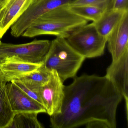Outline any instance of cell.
Here are the masks:
<instances>
[{"instance_id":"cell-8","label":"cell","mask_w":128,"mask_h":128,"mask_svg":"<svg viewBox=\"0 0 128 128\" xmlns=\"http://www.w3.org/2000/svg\"><path fill=\"white\" fill-rule=\"evenodd\" d=\"M105 76L125 99L128 118V51L117 60L112 62L107 68Z\"/></svg>"},{"instance_id":"cell-9","label":"cell","mask_w":128,"mask_h":128,"mask_svg":"<svg viewBox=\"0 0 128 128\" xmlns=\"http://www.w3.org/2000/svg\"><path fill=\"white\" fill-rule=\"evenodd\" d=\"M35 0H5L0 8V37L1 39Z\"/></svg>"},{"instance_id":"cell-7","label":"cell","mask_w":128,"mask_h":128,"mask_svg":"<svg viewBox=\"0 0 128 128\" xmlns=\"http://www.w3.org/2000/svg\"><path fill=\"white\" fill-rule=\"evenodd\" d=\"M64 83L57 72L52 70L49 80L40 88V94L46 113L50 116L61 112L64 97Z\"/></svg>"},{"instance_id":"cell-11","label":"cell","mask_w":128,"mask_h":128,"mask_svg":"<svg viewBox=\"0 0 128 128\" xmlns=\"http://www.w3.org/2000/svg\"><path fill=\"white\" fill-rule=\"evenodd\" d=\"M107 43L112 62L117 60L128 51V12L108 36Z\"/></svg>"},{"instance_id":"cell-3","label":"cell","mask_w":128,"mask_h":128,"mask_svg":"<svg viewBox=\"0 0 128 128\" xmlns=\"http://www.w3.org/2000/svg\"><path fill=\"white\" fill-rule=\"evenodd\" d=\"M85 60L69 45L64 37L58 36L51 42L42 66L50 71L55 70L64 82L76 76Z\"/></svg>"},{"instance_id":"cell-13","label":"cell","mask_w":128,"mask_h":128,"mask_svg":"<svg viewBox=\"0 0 128 128\" xmlns=\"http://www.w3.org/2000/svg\"><path fill=\"white\" fill-rule=\"evenodd\" d=\"M111 9L106 11L100 18L94 24L98 32L108 38L110 34L117 26L126 12Z\"/></svg>"},{"instance_id":"cell-14","label":"cell","mask_w":128,"mask_h":128,"mask_svg":"<svg viewBox=\"0 0 128 128\" xmlns=\"http://www.w3.org/2000/svg\"><path fill=\"white\" fill-rule=\"evenodd\" d=\"M52 71L47 69L42 65L36 71L15 80L22 82L31 89L40 90L41 88L49 80Z\"/></svg>"},{"instance_id":"cell-18","label":"cell","mask_w":128,"mask_h":128,"mask_svg":"<svg viewBox=\"0 0 128 128\" xmlns=\"http://www.w3.org/2000/svg\"><path fill=\"white\" fill-rule=\"evenodd\" d=\"M11 82L14 84L16 86L19 88L22 91H24L28 96H29L44 106L43 101L40 94V90H35L31 89L26 86L22 82L18 80H13Z\"/></svg>"},{"instance_id":"cell-2","label":"cell","mask_w":128,"mask_h":128,"mask_svg":"<svg viewBox=\"0 0 128 128\" xmlns=\"http://www.w3.org/2000/svg\"><path fill=\"white\" fill-rule=\"evenodd\" d=\"M68 4L53 10L39 18L25 30L22 36L32 38L47 35L66 38L76 29L88 24V21L72 12Z\"/></svg>"},{"instance_id":"cell-24","label":"cell","mask_w":128,"mask_h":128,"mask_svg":"<svg viewBox=\"0 0 128 128\" xmlns=\"http://www.w3.org/2000/svg\"><path fill=\"white\" fill-rule=\"evenodd\" d=\"M1 38H0V44H1V43H2V42H1Z\"/></svg>"},{"instance_id":"cell-16","label":"cell","mask_w":128,"mask_h":128,"mask_svg":"<svg viewBox=\"0 0 128 128\" xmlns=\"http://www.w3.org/2000/svg\"><path fill=\"white\" fill-rule=\"evenodd\" d=\"M38 114L36 113L30 112L15 114L7 128H43L37 119Z\"/></svg>"},{"instance_id":"cell-22","label":"cell","mask_w":128,"mask_h":128,"mask_svg":"<svg viewBox=\"0 0 128 128\" xmlns=\"http://www.w3.org/2000/svg\"><path fill=\"white\" fill-rule=\"evenodd\" d=\"M2 61V60H0V64L1 63ZM0 81H3V80L2 77V74H1V72H0Z\"/></svg>"},{"instance_id":"cell-10","label":"cell","mask_w":128,"mask_h":128,"mask_svg":"<svg viewBox=\"0 0 128 128\" xmlns=\"http://www.w3.org/2000/svg\"><path fill=\"white\" fill-rule=\"evenodd\" d=\"M6 84L9 101L15 114L22 112L46 113L43 106L28 96L12 82Z\"/></svg>"},{"instance_id":"cell-20","label":"cell","mask_w":128,"mask_h":128,"mask_svg":"<svg viewBox=\"0 0 128 128\" xmlns=\"http://www.w3.org/2000/svg\"><path fill=\"white\" fill-rule=\"evenodd\" d=\"M122 12H128V0H113L110 9Z\"/></svg>"},{"instance_id":"cell-5","label":"cell","mask_w":128,"mask_h":128,"mask_svg":"<svg viewBox=\"0 0 128 128\" xmlns=\"http://www.w3.org/2000/svg\"><path fill=\"white\" fill-rule=\"evenodd\" d=\"M51 42L35 40L21 44L2 43L0 45V60L9 59L35 64H42Z\"/></svg>"},{"instance_id":"cell-19","label":"cell","mask_w":128,"mask_h":128,"mask_svg":"<svg viewBox=\"0 0 128 128\" xmlns=\"http://www.w3.org/2000/svg\"><path fill=\"white\" fill-rule=\"evenodd\" d=\"M108 0H73L68 4L69 6H98L104 7L108 10Z\"/></svg>"},{"instance_id":"cell-21","label":"cell","mask_w":128,"mask_h":128,"mask_svg":"<svg viewBox=\"0 0 128 128\" xmlns=\"http://www.w3.org/2000/svg\"><path fill=\"white\" fill-rule=\"evenodd\" d=\"M87 128H110L106 121L101 120H94L86 124Z\"/></svg>"},{"instance_id":"cell-1","label":"cell","mask_w":128,"mask_h":128,"mask_svg":"<svg viewBox=\"0 0 128 128\" xmlns=\"http://www.w3.org/2000/svg\"><path fill=\"white\" fill-rule=\"evenodd\" d=\"M106 76H76L65 86L64 97L60 114L50 116V127L73 128L94 120L106 121L116 128V112L123 99Z\"/></svg>"},{"instance_id":"cell-4","label":"cell","mask_w":128,"mask_h":128,"mask_svg":"<svg viewBox=\"0 0 128 128\" xmlns=\"http://www.w3.org/2000/svg\"><path fill=\"white\" fill-rule=\"evenodd\" d=\"M65 39L76 52L85 59L103 55L107 42V38L98 32L93 22L77 28Z\"/></svg>"},{"instance_id":"cell-17","label":"cell","mask_w":128,"mask_h":128,"mask_svg":"<svg viewBox=\"0 0 128 128\" xmlns=\"http://www.w3.org/2000/svg\"><path fill=\"white\" fill-rule=\"evenodd\" d=\"M70 10L76 15L93 22H97L102 17L106 9L98 6H70Z\"/></svg>"},{"instance_id":"cell-12","label":"cell","mask_w":128,"mask_h":128,"mask_svg":"<svg viewBox=\"0 0 128 128\" xmlns=\"http://www.w3.org/2000/svg\"><path fill=\"white\" fill-rule=\"evenodd\" d=\"M43 63L35 64L5 59L0 64L3 80L6 83L28 74L39 68Z\"/></svg>"},{"instance_id":"cell-15","label":"cell","mask_w":128,"mask_h":128,"mask_svg":"<svg viewBox=\"0 0 128 128\" xmlns=\"http://www.w3.org/2000/svg\"><path fill=\"white\" fill-rule=\"evenodd\" d=\"M6 84L0 81V128H7L15 114L9 101Z\"/></svg>"},{"instance_id":"cell-6","label":"cell","mask_w":128,"mask_h":128,"mask_svg":"<svg viewBox=\"0 0 128 128\" xmlns=\"http://www.w3.org/2000/svg\"><path fill=\"white\" fill-rule=\"evenodd\" d=\"M73 0H35L28 9L11 27V33L18 38L36 20L46 13Z\"/></svg>"},{"instance_id":"cell-23","label":"cell","mask_w":128,"mask_h":128,"mask_svg":"<svg viewBox=\"0 0 128 128\" xmlns=\"http://www.w3.org/2000/svg\"><path fill=\"white\" fill-rule=\"evenodd\" d=\"M5 0H0V6H1L2 4L5 2Z\"/></svg>"}]
</instances>
